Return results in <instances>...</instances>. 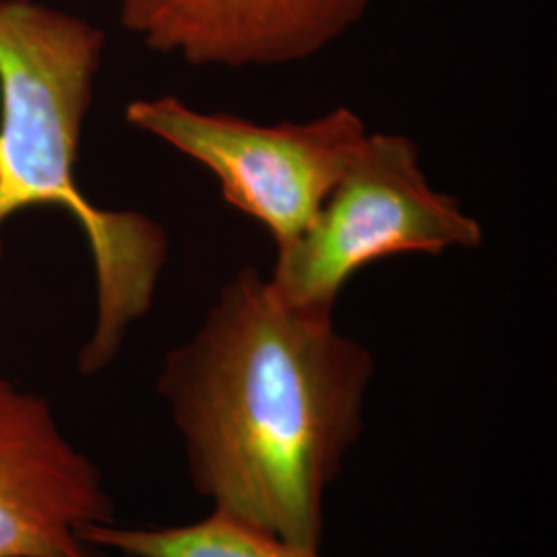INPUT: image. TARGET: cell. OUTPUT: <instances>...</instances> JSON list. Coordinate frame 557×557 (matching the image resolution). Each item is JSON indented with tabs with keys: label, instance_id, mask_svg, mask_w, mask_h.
I'll return each mask as SVG.
<instances>
[{
	"label": "cell",
	"instance_id": "7",
	"mask_svg": "<svg viewBox=\"0 0 557 557\" xmlns=\"http://www.w3.org/2000/svg\"><path fill=\"white\" fill-rule=\"evenodd\" d=\"M83 541L103 554L124 557H320L319 547L299 545L221 512L161 529L120 527L114 520L83 531Z\"/></svg>",
	"mask_w": 557,
	"mask_h": 557
},
{
	"label": "cell",
	"instance_id": "4",
	"mask_svg": "<svg viewBox=\"0 0 557 557\" xmlns=\"http://www.w3.org/2000/svg\"><path fill=\"white\" fill-rule=\"evenodd\" d=\"M124 119L202 165L223 200L260 223L277 250L306 232L372 133L347 106L306 122L259 124L176 96L131 101Z\"/></svg>",
	"mask_w": 557,
	"mask_h": 557
},
{
	"label": "cell",
	"instance_id": "2",
	"mask_svg": "<svg viewBox=\"0 0 557 557\" xmlns=\"http://www.w3.org/2000/svg\"><path fill=\"white\" fill-rule=\"evenodd\" d=\"M106 34L38 0H0V257L2 230L29 209L73 218L89 246L96 322L79 372H103L131 326L153 308L170 238L158 221L103 209L77 182L81 137L94 100Z\"/></svg>",
	"mask_w": 557,
	"mask_h": 557
},
{
	"label": "cell",
	"instance_id": "5",
	"mask_svg": "<svg viewBox=\"0 0 557 557\" xmlns=\"http://www.w3.org/2000/svg\"><path fill=\"white\" fill-rule=\"evenodd\" d=\"M112 520L98 465L50 403L0 376V557H103L81 535Z\"/></svg>",
	"mask_w": 557,
	"mask_h": 557
},
{
	"label": "cell",
	"instance_id": "6",
	"mask_svg": "<svg viewBox=\"0 0 557 557\" xmlns=\"http://www.w3.org/2000/svg\"><path fill=\"white\" fill-rule=\"evenodd\" d=\"M122 25L149 50L190 66H281L349 34L372 0H116Z\"/></svg>",
	"mask_w": 557,
	"mask_h": 557
},
{
	"label": "cell",
	"instance_id": "1",
	"mask_svg": "<svg viewBox=\"0 0 557 557\" xmlns=\"http://www.w3.org/2000/svg\"><path fill=\"white\" fill-rule=\"evenodd\" d=\"M374 372L335 317L287 304L244 267L168 351L156 388L215 512L320 549L324 498L363 432Z\"/></svg>",
	"mask_w": 557,
	"mask_h": 557
},
{
	"label": "cell",
	"instance_id": "3",
	"mask_svg": "<svg viewBox=\"0 0 557 557\" xmlns=\"http://www.w3.org/2000/svg\"><path fill=\"white\" fill-rule=\"evenodd\" d=\"M481 244L478 218L425 176L418 143L370 133L306 232L278 248L267 278L287 304L335 317L341 292L366 267Z\"/></svg>",
	"mask_w": 557,
	"mask_h": 557
}]
</instances>
